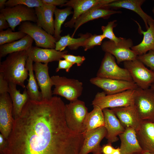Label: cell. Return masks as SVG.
Instances as JSON below:
<instances>
[{"instance_id":"6da1fadb","label":"cell","mask_w":154,"mask_h":154,"mask_svg":"<svg viewBox=\"0 0 154 154\" xmlns=\"http://www.w3.org/2000/svg\"><path fill=\"white\" fill-rule=\"evenodd\" d=\"M65 106L57 96L29 99L14 119L3 154H79L84 137L67 126Z\"/></svg>"},{"instance_id":"7a4b0ae2","label":"cell","mask_w":154,"mask_h":154,"mask_svg":"<svg viewBox=\"0 0 154 154\" xmlns=\"http://www.w3.org/2000/svg\"><path fill=\"white\" fill-rule=\"evenodd\" d=\"M28 57L26 50L14 52L8 55L0 64V73L9 83L18 85L23 88L26 87L25 81L28 76L26 66Z\"/></svg>"},{"instance_id":"3957f363","label":"cell","mask_w":154,"mask_h":154,"mask_svg":"<svg viewBox=\"0 0 154 154\" xmlns=\"http://www.w3.org/2000/svg\"><path fill=\"white\" fill-rule=\"evenodd\" d=\"M135 90L110 95H106L103 91L98 92L92 101V104L99 107L102 110L134 105Z\"/></svg>"},{"instance_id":"277c9868","label":"cell","mask_w":154,"mask_h":154,"mask_svg":"<svg viewBox=\"0 0 154 154\" xmlns=\"http://www.w3.org/2000/svg\"><path fill=\"white\" fill-rule=\"evenodd\" d=\"M51 78L54 86L53 94L64 97L70 102L78 99L81 95L83 83L78 80L59 75L53 76Z\"/></svg>"},{"instance_id":"5b68a950","label":"cell","mask_w":154,"mask_h":154,"mask_svg":"<svg viewBox=\"0 0 154 154\" xmlns=\"http://www.w3.org/2000/svg\"><path fill=\"white\" fill-rule=\"evenodd\" d=\"M88 113L84 102L78 99L65 104V117L68 127L75 132L82 134L84 123Z\"/></svg>"},{"instance_id":"8992f818","label":"cell","mask_w":154,"mask_h":154,"mask_svg":"<svg viewBox=\"0 0 154 154\" xmlns=\"http://www.w3.org/2000/svg\"><path fill=\"white\" fill-rule=\"evenodd\" d=\"M101 45L102 50L114 56L118 64L123 62L135 60L138 56L131 49L133 46V43L130 38L122 37L121 40L117 44L110 40L105 41Z\"/></svg>"},{"instance_id":"52a82bcc","label":"cell","mask_w":154,"mask_h":154,"mask_svg":"<svg viewBox=\"0 0 154 154\" xmlns=\"http://www.w3.org/2000/svg\"><path fill=\"white\" fill-rule=\"evenodd\" d=\"M123 65L138 88L143 89H148L154 84V71L147 68L137 59L124 62Z\"/></svg>"},{"instance_id":"ba28073f","label":"cell","mask_w":154,"mask_h":154,"mask_svg":"<svg viewBox=\"0 0 154 154\" xmlns=\"http://www.w3.org/2000/svg\"><path fill=\"white\" fill-rule=\"evenodd\" d=\"M115 58L110 54L105 52L100 67L97 72L98 77L133 81L131 76L126 68L117 64Z\"/></svg>"},{"instance_id":"9c48e42d","label":"cell","mask_w":154,"mask_h":154,"mask_svg":"<svg viewBox=\"0 0 154 154\" xmlns=\"http://www.w3.org/2000/svg\"><path fill=\"white\" fill-rule=\"evenodd\" d=\"M5 17L10 28L14 31L16 27L21 23L29 21L37 23V18L34 8L22 5L11 7H6L0 10Z\"/></svg>"},{"instance_id":"30bf717a","label":"cell","mask_w":154,"mask_h":154,"mask_svg":"<svg viewBox=\"0 0 154 154\" xmlns=\"http://www.w3.org/2000/svg\"><path fill=\"white\" fill-rule=\"evenodd\" d=\"M18 30L31 37L35 41L37 46L55 49V43L57 41L56 39L36 23L29 21L23 22L19 25Z\"/></svg>"},{"instance_id":"8fae6325","label":"cell","mask_w":154,"mask_h":154,"mask_svg":"<svg viewBox=\"0 0 154 154\" xmlns=\"http://www.w3.org/2000/svg\"><path fill=\"white\" fill-rule=\"evenodd\" d=\"M134 105L142 120L154 123V91L151 88L135 90Z\"/></svg>"},{"instance_id":"7c38bea8","label":"cell","mask_w":154,"mask_h":154,"mask_svg":"<svg viewBox=\"0 0 154 154\" xmlns=\"http://www.w3.org/2000/svg\"><path fill=\"white\" fill-rule=\"evenodd\" d=\"M90 82L102 89L106 95L122 92L138 88L133 81H129L96 77L90 80Z\"/></svg>"},{"instance_id":"4fadbf2b","label":"cell","mask_w":154,"mask_h":154,"mask_svg":"<svg viewBox=\"0 0 154 154\" xmlns=\"http://www.w3.org/2000/svg\"><path fill=\"white\" fill-rule=\"evenodd\" d=\"M14 120L13 104L9 93L0 94V131L6 139L12 130Z\"/></svg>"},{"instance_id":"5bb4252c","label":"cell","mask_w":154,"mask_h":154,"mask_svg":"<svg viewBox=\"0 0 154 154\" xmlns=\"http://www.w3.org/2000/svg\"><path fill=\"white\" fill-rule=\"evenodd\" d=\"M115 0H70L60 7H71L73 9V15L69 21L64 25L66 27H74L76 20L81 15L94 6L98 5L104 6Z\"/></svg>"},{"instance_id":"9a60e30c","label":"cell","mask_w":154,"mask_h":154,"mask_svg":"<svg viewBox=\"0 0 154 154\" xmlns=\"http://www.w3.org/2000/svg\"><path fill=\"white\" fill-rule=\"evenodd\" d=\"M33 68L36 79L41 90L42 100L50 99L52 97L51 89L53 85L49 74L48 64L35 62Z\"/></svg>"},{"instance_id":"2e32d148","label":"cell","mask_w":154,"mask_h":154,"mask_svg":"<svg viewBox=\"0 0 154 154\" xmlns=\"http://www.w3.org/2000/svg\"><path fill=\"white\" fill-rule=\"evenodd\" d=\"M111 109L124 127L132 128L136 131L139 129L142 120L134 105Z\"/></svg>"},{"instance_id":"e0dca14e","label":"cell","mask_w":154,"mask_h":154,"mask_svg":"<svg viewBox=\"0 0 154 154\" xmlns=\"http://www.w3.org/2000/svg\"><path fill=\"white\" fill-rule=\"evenodd\" d=\"M102 110L104 118V126L107 131L105 137L108 143H112L118 140V136L124 132L125 128L111 109L105 108Z\"/></svg>"},{"instance_id":"ac0fdd59","label":"cell","mask_w":154,"mask_h":154,"mask_svg":"<svg viewBox=\"0 0 154 154\" xmlns=\"http://www.w3.org/2000/svg\"><path fill=\"white\" fill-rule=\"evenodd\" d=\"M103 6L102 5L95 6L79 17L74 23V32L71 37H73L78 28L90 21L100 18L108 19L112 15L121 13L120 11L110 10Z\"/></svg>"},{"instance_id":"d6986e66","label":"cell","mask_w":154,"mask_h":154,"mask_svg":"<svg viewBox=\"0 0 154 154\" xmlns=\"http://www.w3.org/2000/svg\"><path fill=\"white\" fill-rule=\"evenodd\" d=\"M28 57L35 62L48 64L49 62L58 61L68 51L65 50L60 52L55 49L42 48L32 46L26 51Z\"/></svg>"},{"instance_id":"ffe728a7","label":"cell","mask_w":154,"mask_h":154,"mask_svg":"<svg viewBox=\"0 0 154 154\" xmlns=\"http://www.w3.org/2000/svg\"><path fill=\"white\" fill-rule=\"evenodd\" d=\"M107 131L104 126L98 128L89 132L84 137L79 154H88L101 152V141L105 137Z\"/></svg>"},{"instance_id":"44dd1931","label":"cell","mask_w":154,"mask_h":154,"mask_svg":"<svg viewBox=\"0 0 154 154\" xmlns=\"http://www.w3.org/2000/svg\"><path fill=\"white\" fill-rule=\"evenodd\" d=\"M119 136L121 141V154H138L143 151L137 139L136 131L133 128H125Z\"/></svg>"},{"instance_id":"7402d4cb","label":"cell","mask_w":154,"mask_h":154,"mask_svg":"<svg viewBox=\"0 0 154 154\" xmlns=\"http://www.w3.org/2000/svg\"><path fill=\"white\" fill-rule=\"evenodd\" d=\"M56 7L44 4L34 8L37 16V24L52 35L54 33L53 15Z\"/></svg>"},{"instance_id":"603a6c76","label":"cell","mask_w":154,"mask_h":154,"mask_svg":"<svg viewBox=\"0 0 154 154\" xmlns=\"http://www.w3.org/2000/svg\"><path fill=\"white\" fill-rule=\"evenodd\" d=\"M136 132L143 151L154 154V123L142 120L140 129Z\"/></svg>"},{"instance_id":"cb8c5ba5","label":"cell","mask_w":154,"mask_h":154,"mask_svg":"<svg viewBox=\"0 0 154 154\" xmlns=\"http://www.w3.org/2000/svg\"><path fill=\"white\" fill-rule=\"evenodd\" d=\"M145 1V0H115L103 7L109 9L123 8L133 11L143 19L147 30L149 27L148 23L154 21V19L145 13L141 8V6Z\"/></svg>"},{"instance_id":"d4e9b609","label":"cell","mask_w":154,"mask_h":154,"mask_svg":"<svg viewBox=\"0 0 154 154\" xmlns=\"http://www.w3.org/2000/svg\"><path fill=\"white\" fill-rule=\"evenodd\" d=\"M138 26V31L140 34L143 35V38L139 44L133 46L131 49L137 53L138 55L144 54L150 50L154 51V21L148 23V28L146 31H143L139 23L134 21Z\"/></svg>"},{"instance_id":"484cf974","label":"cell","mask_w":154,"mask_h":154,"mask_svg":"<svg viewBox=\"0 0 154 154\" xmlns=\"http://www.w3.org/2000/svg\"><path fill=\"white\" fill-rule=\"evenodd\" d=\"M17 84L9 83V93L13 106V116L14 119L21 114L25 105L30 99L27 89L25 88L22 93L17 88Z\"/></svg>"},{"instance_id":"4316f807","label":"cell","mask_w":154,"mask_h":154,"mask_svg":"<svg viewBox=\"0 0 154 154\" xmlns=\"http://www.w3.org/2000/svg\"><path fill=\"white\" fill-rule=\"evenodd\" d=\"M93 106V109L88 113L84 123L82 133L84 137L91 131L104 126V118L102 110L98 106Z\"/></svg>"},{"instance_id":"83f0119b","label":"cell","mask_w":154,"mask_h":154,"mask_svg":"<svg viewBox=\"0 0 154 154\" xmlns=\"http://www.w3.org/2000/svg\"><path fill=\"white\" fill-rule=\"evenodd\" d=\"M92 35L89 33H81L79 35L80 37L77 38L72 37L69 34L61 37L56 42L55 49L62 52L68 46L71 50H77L80 46L83 47L86 40Z\"/></svg>"},{"instance_id":"f1b7e54d","label":"cell","mask_w":154,"mask_h":154,"mask_svg":"<svg viewBox=\"0 0 154 154\" xmlns=\"http://www.w3.org/2000/svg\"><path fill=\"white\" fill-rule=\"evenodd\" d=\"M33 40L31 37L27 35L19 40L0 46V59L14 52L27 50L32 46Z\"/></svg>"},{"instance_id":"f546056e","label":"cell","mask_w":154,"mask_h":154,"mask_svg":"<svg viewBox=\"0 0 154 154\" xmlns=\"http://www.w3.org/2000/svg\"><path fill=\"white\" fill-rule=\"evenodd\" d=\"M33 63L32 60L28 57L27 61L26 66L28 70L29 78L26 88L30 99L40 101L42 99V95L41 92L38 90V85L34 74Z\"/></svg>"},{"instance_id":"4dcf8cb0","label":"cell","mask_w":154,"mask_h":154,"mask_svg":"<svg viewBox=\"0 0 154 154\" xmlns=\"http://www.w3.org/2000/svg\"><path fill=\"white\" fill-rule=\"evenodd\" d=\"M72 9L71 7H68L62 9L56 7L54 10V36L57 41L61 37L60 34L62 31L61 29L62 24L68 16L71 14H73V11H72Z\"/></svg>"},{"instance_id":"1f68e13d","label":"cell","mask_w":154,"mask_h":154,"mask_svg":"<svg viewBox=\"0 0 154 154\" xmlns=\"http://www.w3.org/2000/svg\"><path fill=\"white\" fill-rule=\"evenodd\" d=\"M27 34L20 31L14 32L10 28L0 31V45L19 40Z\"/></svg>"},{"instance_id":"d6a6232c","label":"cell","mask_w":154,"mask_h":154,"mask_svg":"<svg viewBox=\"0 0 154 154\" xmlns=\"http://www.w3.org/2000/svg\"><path fill=\"white\" fill-rule=\"evenodd\" d=\"M116 20H114L108 22L106 25L101 27V30L103 33L102 35L105 38H108L116 44L119 42L122 38L121 37H117L113 31L114 28L117 25V24L116 23Z\"/></svg>"},{"instance_id":"836d02e7","label":"cell","mask_w":154,"mask_h":154,"mask_svg":"<svg viewBox=\"0 0 154 154\" xmlns=\"http://www.w3.org/2000/svg\"><path fill=\"white\" fill-rule=\"evenodd\" d=\"M44 4L42 0H8L6 2L5 6L7 7H11L22 5L35 8L41 6Z\"/></svg>"},{"instance_id":"e575fe53","label":"cell","mask_w":154,"mask_h":154,"mask_svg":"<svg viewBox=\"0 0 154 154\" xmlns=\"http://www.w3.org/2000/svg\"><path fill=\"white\" fill-rule=\"evenodd\" d=\"M105 38L102 35H92L86 41L83 46L84 50L86 51L90 49L95 46L101 45L102 41Z\"/></svg>"},{"instance_id":"d590c367","label":"cell","mask_w":154,"mask_h":154,"mask_svg":"<svg viewBox=\"0 0 154 154\" xmlns=\"http://www.w3.org/2000/svg\"><path fill=\"white\" fill-rule=\"evenodd\" d=\"M137 59L143 63L145 65L149 67L154 71V51L150 50L147 53L138 55Z\"/></svg>"},{"instance_id":"8d00e7d4","label":"cell","mask_w":154,"mask_h":154,"mask_svg":"<svg viewBox=\"0 0 154 154\" xmlns=\"http://www.w3.org/2000/svg\"><path fill=\"white\" fill-rule=\"evenodd\" d=\"M63 58L72 63L76 64L78 66H81L86 59L83 56H75L68 54H64Z\"/></svg>"},{"instance_id":"74e56055","label":"cell","mask_w":154,"mask_h":154,"mask_svg":"<svg viewBox=\"0 0 154 154\" xmlns=\"http://www.w3.org/2000/svg\"><path fill=\"white\" fill-rule=\"evenodd\" d=\"M74 64L66 60L60 59L58 61V66L56 69V72H58L60 69H64L65 70L66 72H68Z\"/></svg>"},{"instance_id":"f35d334b","label":"cell","mask_w":154,"mask_h":154,"mask_svg":"<svg viewBox=\"0 0 154 154\" xmlns=\"http://www.w3.org/2000/svg\"><path fill=\"white\" fill-rule=\"evenodd\" d=\"M9 83L0 73V94L8 93Z\"/></svg>"},{"instance_id":"ab89813d","label":"cell","mask_w":154,"mask_h":154,"mask_svg":"<svg viewBox=\"0 0 154 154\" xmlns=\"http://www.w3.org/2000/svg\"><path fill=\"white\" fill-rule=\"evenodd\" d=\"M68 0H42L44 4L51 5L55 6H60L66 3Z\"/></svg>"},{"instance_id":"60d3db41","label":"cell","mask_w":154,"mask_h":154,"mask_svg":"<svg viewBox=\"0 0 154 154\" xmlns=\"http://www.w3.org/2000/svg\"><path fill=\"white\" fill-rule=\"evenodd\" d=\"M9 27V24L4 15L0 14V31L3 29H8Z\"/></svg>"},{"instance_id":"b9f144b4","label":"cell","mask_w":154,"mask_h":154,"mask_svg":"<svg viewBox=\"0 0 154 154\" xmlns=\"http://www.w3.org/2000/svg\"><path fill=\"white\" fill-rule=\"evenodd\" d=\"M114 148L112 143H108L101 147V152L103 154H110Z\"/></svg>"},{"instance_id":"7bdbcfd3","label":"cell","mask_w":154,"mask_h":154,"mask_svg":"<svg viewBox=\"0 0 154 154\" xmlns=\"http://www.w3.org/2000/svg\"><path fill=\"white\" fill-rule=\"evenodd\" d=\"M7 141L1 134H0V154H3L7 145Z\"/></svg>"},{"instance_id":"ee69618b","label":"cell","mask_w":154,"mask_h":154,"mask_svg":"<svg viewBox=\"0 0 154 154\" xmlns=\"http://www.w3.org/2000/svg\"><path fill=\"white\" fill-rule=\"evenodd\" d=\"M110 154H121L120 149L119 147L114 148Z\"/></svg>"},{"instance_id":"f6af8a7d","label":"cell","mask_w":154,"mask_h":154,"mask_svg":"<svg viewBox=\"0 0 154 154\" xmlns=\"http://www.w3.org/2000/svg\"><path fill=\"white\" fill-rule=\"evenodd\" d=\"M7 0H0V10L5 8V4Z\"/></svg>"},{"instance_id":"bcb514c9","label":"cell","mask_w":154,"mask_h":154,"mask_svg":"<svg viewBox=\"0 0 154 154\" xmlns=\"http://www.w3.org/2000/svg\"><path fill=\"white\" fill-rule=\"evenodd\" d=\"M153 154L150 153L148 152L143 151L142 153H139V154Z\"/></svg>"},{"instance_id":"7dc6e473","label":"cell","mask_w":154,"mask_h":154,"mask_svg":"<svg viewBox=\"0 0 154 154\" xmlns=\"http://www.w3.org/2000/svg\"><path fill=\"white\" fill-rule=\"evenodd\" d=\"M150 88L154 91V84H153L151 86Z\"/></svg>"},{"instance_id":"c3c4849f","label":"cell","mask_w":154,"mask_h":154,"mask_svg":"<svg viewBox=\"0 0 154 154\" xmlns=\"http://www.w3.org/2000/svg\"><path fill=\"white\" fill-rule=\"evenodd\" d=\"M92 154H102L101 153V152H98L97 153H93Z\"/></svg>"},{"instance_id":"681fc988","label":"cell","mask_w":154,"mask_h":154,"mask_svg":"<svg viewBox=\"0 0 154 154\" xmlns=\"http://www.w3.org/2000/svg\"><path fill=\"white\" fill-rule=\"evenodd\" d=\"M152 12L154 16V7L152 9Z\"/></svg>"}]
</instances>
